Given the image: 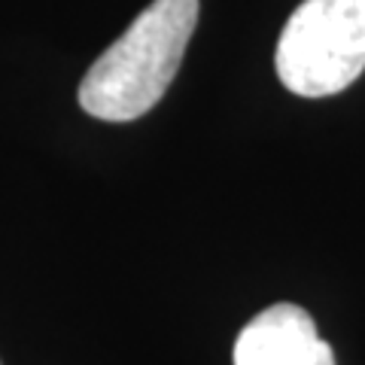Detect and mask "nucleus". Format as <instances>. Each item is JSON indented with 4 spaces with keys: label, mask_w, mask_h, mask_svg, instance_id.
Wrapping results in <instances>:
<instances>
[{
    "label": "nucleus",
    "mask_w": 365,
    "mask_h": 365,
    "mask_svg": "<svg viewBox=\"0 0 365 365\" xmlns=\"http://www.w3.org/2000/svg\"><path fill=\"white\" fill-rule=\"evenodd\" d=\"M195 25L198 0H153L88 67L79 83V107L104 122L146 116L174 83Z\"/></svg>",
    "instance_id": "f257e3e1"
},
{
    "label": "nucleus",
    "mask_w": 365,
    "mask_h": 365,
    "mask_svg": "<svg viewBox=\"0 0 365 365\" xmlns=\"http://www.w3.org/2000/svg\"><path fill=\"white\" fill-rule=\"evenodd\" d=\"M280 83L299 98H329L365 71V0H304L274 55Z\"/></svg>",
    "instance_id": "f03ea898"
},
{
    "label": "nucleus",
    "mask_w": 365,
    "mask_h": 365,
    "mask_svg": "<svg viewBox=\"0 0 365 365\" xmlns=\"http://www.w3.org/2000/svg\"><path fill=\"white\" fill-rule=\"evenodd\" d=\"M235 365H335V353L317 332L314 317L292 302L265 307L241 329Z\"/></svg>",
    "instance_id": "7ed1b4c3"
}]
</instances>
